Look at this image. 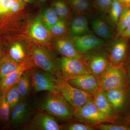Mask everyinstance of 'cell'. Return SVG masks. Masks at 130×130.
<instances>
[{
  "label": "cell",
  "mask_w": 130,
  "mask_h": 130,
  "mask_svg": "<svg viewBox=\"0 0 130 130\" xmlns=\"http://www.w3.org/2000/svg\"><path fill=\"white\" fill-rule=\"evenodd\" d=\"M38 109L62 120L73 117L72 106L59 92L49 93L40 102Z\"/></svg>",
  "instance_id": "1"
},
{
  "label": "cell",
  "mask_w": 130,
  "mask_h": 130,
  "mask_svg": "<svg viewBox=\"0 0 130 130\" xmlns=\"http://www.w3.org/2000/svg\"><path fill=\"white\" fill-rule=\"evenodd\" d=\"M73 117L79 122L94 126L102 123H113L116 118L103 113L96 107L93 101L73 109Z\"/></svg>",
  "instance_id": "2"
},
{
  "label": "cell",
  "mask_w": 130,
  "mask_h": 130,
  "mask_svg": "<svg viewBox=\"0 0 130 130\" xmlns=\"http://www.w3.org/2000/svg\"><path fill=\"white\" fill-rule=\"evenodd\" d=\"M56 87L58 92L73 109L78 108L88 102L93 101L94 95L75 88L62 78H56Z\"/></svg>",
  "instance_id": "3"
},
{
  "label": "cell",
  "mask_w": 130,
  "mask_h": 130,
  "mask_svg": "<svg viewBox=\"0 0 130 130\" xmlns=\"http://www.w3.org/2000/svg\"><path fill=\"white\" fill-rule=\"evenodd\" d=\"M100 88L104 91L126 88L125 71L121 64L109 65L99 77Z\"/></svg>",
  "instance_id": "4"
},
{
  "label": "cell",
  "mask_w": 130,
  "mask_h": 130,
  "mask_svg": "<svg viewBox=\"0 0 130 130\" xmlns=\"http://www.w3.org/2000/svg\"><path fill=\"white\" fill-rule=\"evenodd\" d=\"M30 60L33 67L49 73L56 78H61L56 59L45 48L39 46L32 47L31 50Z\"/></svg>",
  "instance_id": "5"
},
{
  "label": "cell",
  "mask_w": 130,
  "mask_h": 130,
  "mask_svg": "<svg viewBox=\"0 0 130 130\" xmlns=\"http://www.w3.org/2000/svg\"><path fill=\"white\" fill-rule=\"evenodd\" d=\"M56 62L61 78L64 80L90 73L83 58L62 56L56 59Z\"/></svg>",
  "instance_id": "6"
},
{
  "label": "cell",
  "mask_w": 130,
  "mask_h": 130,
  "mask_svg": "<svg viewBox=\"0 0 130 130\" xmlns=\"http://www.w3.org/2000/svg\"><path fill=\"white\" fill-rule=\"evenodd\" d=\"M31 87L35 93L47 91L49 93L58 92L56 89V78L53 74L37 68L28 70Z\"/></svg>",
  "instance_id": "7"
},
{
  "label": "cell",
  "mask_w": 130,
  "mask_h": 130,
  "mask_svg": "<svg viewBox=\"0 0 130 130\" xmlns=\"http://www.w3.org/2000/svg\"><path fill=\"white\" fill-rule=\"evenodd\" d=\"M24 128L29 130L63 129V126L58 124L54 117L41 111L35 114Z\"/></svg>",
  "instance_id": "8"
},
{
  "label": "cell",
  "mask_w": 130,
  "mask_h": 130,
  "mask_svg": "<svg viewBox=\"0 0 130 130\" xmlns=\"http://www.w3.org/2000/svg\"><path fill=\"white\" fill-rule=\"evenodd\" d=\"M32 112L31 106L29 102L26 100L21 101L11 111L10 128L25 127L31 118Z\"/></svg>",
  "instance_id": "9"
},
{
  "label": "cell",
  "mask_w": 130,
  "mask_h": 130,
  "mask_svg": "<svg viewBox=\"0 0 130 130\" xmlns=\"http://www.w3.org/2000/svg\"><path fill=\"white\" fill-rule=\"evenodd\" d=\"M83 59L90 73L99 78L110 64L109 56L103 52L83 55Z\"/></svg>",
  "instance_id": "10"
},
{
  "label": "cell",
  "mask_w": 130,
  "mask_h": 130,
  "mask_svg": "<svg viewBox=\"0 0 130 130\" xmlns=\"http://www.w3.org/2000/svg\"><path fill=\"white\" fill-rule=\"evenodd\" d=\"M67 81L77 88L94 95L100 88L99 78L88 73L68 79Z\"/></svg>",
  "instance_id": "11"
},
{
  "label": "cell",
  "mask_w": 130,
  "mask_h": 130,
  "mask_svg": "<svg viewBox=\"0 0 130 130\" xmlns=\"http://www.w3.org/2000/svg\"><path fill=\"white\" fill-rule=\"evenodd\" d=\"M72 41L77 50L83 55L100 47L104 44L102 39L88 34L73 37Z\"/></svg>",
  "instance_id": "12"
},
{
  "label": "cell",
  "mask_w": 130,
  "mask_h": 130,
  "mask_svg": "<svg viewBox=\"0 0 130 130\" xmlns=\"http://www.w3.org/2000/svg\"><path fill=\"white\" fill-rule=\"evenodd\" d=\"M32 67L31 62H17L8 55L3 54L0 56V79L18 70L26 71Z\"/></svg>",
  "instance_id": "13"
},
{
  "label": "cell",
  "mask_w": 130,
  "mask_h": 130,
  "mask_svg": "<svg viewBox=\"0 0 130 130\" xmlns=\"http://www.w3.org/2000/svg\"><path fill=\"white\" fill-rule=\"evenodd\" d=\"M105 91L116 115L121 111L125 105L127 98L126 88L114 89Z\"/></svg>",
  "instance_id": "14"
},
{
  "label": "cell",
  "mask_w": 130,
  "mask_h": 130,
  "mask_svg": "<svg viewBox=\"0 0 130 130\" xmlns=\"http://www.w3.org/2000/svg\"><path fill=\"white\" fill-rule=\"evenodd\" d=\"M29 34L32 40L37 42L45 44L50 40L51 33L42 23L40 18L37 17L31 25Z\"/></svg>",
  "instance_id": "15"
},
{
  "label": "cell",
  "mask_w": 130,
  "mask_h": 130,
  "mask_svg": "<svg viewBox=\"0 0 130 130\" xmlns=\"http://www.w3.org/2000/svg\"><path fill=\"white\" fill-rule=\"evenodd\" d=\"M93 101L96 106L103 113L108 116L116 117L105 91L100 89L93 95Z\"/></svg>",
  "instance_id": "16"
},
{
  "label": "cell",
  "mask_w": 130,
  "mask_h": 130,
  "mask_svg": "<svg viewBox=\"0 0 130 130\" xmlns=\"http://www.w3.org/2000/svg\"><path fill=\"white\" fill-rule=\"evenodd\" d=\"M56 47L59 53L64 57L82 59L83 54L79 53L74 46L72 41L59 39L56 41Z\"/></svg>",
  "instance_id": "17"
},
{
  "label": "cell",
  "mask_w": 130,
  "mask_h": 130,
  "mask_svg": "<svg viewBox=\"0 0 130 130\" xmlns=\"http://www.w3.org/2000/svg\"><path fill=\"white\" fill-rule=\"evenodd\" d=\"M7 54L17 62H31L30 58V56L31 57V51H28L25 47L20 43H16L13 44L9 48Z\"/></svg>",
  "instance_id": "18"
},
{
  "label": "cell",
  "mask_w": 130,
  "mask_h": 130,
  "mask_svg": "<svg viewBox=\"0 0 130 130\" xmlns=\"http://www.w3.org/2000/svg\"><path fill=\"white\" fill-rule=\"evenodd\" d=\"M127 49V44L125 41H119L112 48L109 56L110 64L116 66L121 64L124 60Z\"/></svg>",
  "instance_id": "19"
},
{
  "label": "cell",
  "mask_w": 130,
  "mask_h": 130,
  "mask_svg": "<svg viewBox=\"0 0 130 130\" xmlns=\"http://www.w3.org/2000/svg\"><path fill=\"white\" fill-rule=\"evenodd\" d=\"M70 30L73 37L88 34L89 29L87 19L81 14L75 17L72 23Z\"/></svg>",
  "instance_id": "20"
},
{
  "label": "cell",
  "mask_w": 130,
  "mask_h": 130,
  "mask_svg": "<svg viewBox=\"0 0 130 130\" xmlns=\"http://www.w3.org/2000/svg\"><path fill=\"white\" fill-rule=\"evenodd\" d=\"M11 110L6 98V93H0V125L2 129L10 128Z\"/></svg>",
  "instance_id": "21"
},
{
  "label": "cell",
  "mask_w": 130,
  "mask_h": 130,
  "mask_svg": "<svg viewBox=\"0 0 130 130\" xmlns=\"http://www.w3.org/2000/svg\"><path fill=\"white\" fill-rule=\"evenodd\" d=\"M26 71L18 70L0 79V93H6L18 83L21 76Z\"/></svg>",
  "instance_id": "22"
},
{
  "label": "cell",
  "mask_w": 130,
  "mask_h": 130,
  "mask_svg": "<svg viewBox=\"0 0 130 130\" xmlns=\"http://www.w3.org/2000/svg\"><path fill=\"white\" fill-rule=\"evenodd\" d=\"M91 26L94 32L99 37L103 39H108L111 37V29L107 24L101 19H93Z\"/></svg>",
  "instance_id": "23"
},
{
  "label": "cell",
  "mask_w": 130,
  "mask_h": 130,
  "mask_svg": "<svg viewBox=\"0 0 130 130\" xmlns=\"http://www.w3.org/2000/svg\"><path fill=\"white\" fill-rule=\"evenodd\" d=\"M17 85L20 94L21 101L26 100L31 88L30 77L28 70L22 74L17 83Z\"/></svg>",
  "instance_id": "24"
},
{
  "label": "cell",
  "mask_w": 130,
  "mask_h": 130,
  "mask_svg": "<svg viewBox=\"0 0 130 130\" xmlns=\"http://www.w3.org/2000/svg\"><path fill=\"white\" fill-rule=\"evenodd\" d=\"M59 18L55 10L52 7L44 9L41 14L40 19L43 24L50 31L53 25L59 20Z\"/></svg>",
  "instance_id": "25"
},
{
  "label": "cell",
  "mask_w": 130,
  "mask_h": 130,
  "mask_svg": "<svg viewBox=\"0 0 130 130\" xmlns=\"http://www.w3.org/2000/svg\"><path fill=\"white\" fill-rule=\"evenodd\" d=\"M130 24V8L124 7L117 24L116 36H120L121 34Z\"/></svg>",
  "instance_id": "26"
},
{
  "label": "cell",
  "mask_w": 130,
  "mask_h": 130,
  "mask_svg": "<svg viewBox=\"0 0 130 130\" xmlns=\"http://www.w3.org/2000/svg\"><path fill=\"white\" fill-rule=\"evenodd\" d=\"M124 8L118 0H113L109 10L110 21L113 25H117Z\"/></svg>",
  "instance_id": "27"
},
{
  "label": "cell",
  "mask_w": 130,
  "mask_h": 130,
  "mask_svg": "<svg viewBox=\"0 0 130 130\" xmlns=\"http://www.w3.org/2000/svg\"><path fill=\"white\" fill-rule=\"evenodd\" d=\"M6 98L11 111L15 106L21 101L20 96L17 84L9 89L6 93Z\"/></svg>",
  "instance_id": "28"
},
{
  "label": "cell",
  "mask_w": 130,
  "mask_h": 130,
  "mask_svg": "<svg viewBox=\"0 0 130 130\" xmlns=\"http://www.w3.org/2000/svg\"><path fill=\"white\" fill-rule=\"evenodd\" d=\"M68 2L72 9L79 14H83L90 9L89 0H68Z\"/></svg>",
  "instance_id": "29"
},
{
  "label": "cell",
  "mask_w": 130,
  "mask_h": 130,
  "mask_svg": "<svg viewBox=\"0 0 130 130\" xmlns=\"http://www.w3.org/2000/svg\"><path fill=\"white\" fill-rule=\"evenodd\" d=\"M53 7L59 18L64 20L70 15V10L66 3L61 0H56L53 3Z\"/></svg>",
  "instance_id": "30"
},
{
  "label": "cell",
  "mask_w": 130,
  "mask_h": 130,
  "mask_svg": "<svg viewBox=\"0 0 130 130\" xmlns=\"http://www.w3.org/2000/svg\"><path fill=\"white\" fill-rule=\"evenodd\" d=\"M66 22L64 20L59 19L58 21L51 28L50 33L54 36H60L66 32Z\"/></svg>",
  "instance_id": "31"
},
{
  "label": "cell",
  "mask_w": 130,
  "mask_h": 130,
  "mask_svg": "<svg viewBox=\"0 0 130 130\" xmlns=\"http://www.w3.org/2000/svg\"><path fill=\"white\" fill-rule=\"evenodd\" d=\"M63 129L68 130H94L95 127L85 123H72L63 126Z\"/></svg>",
  "instance_id": "32"
},
{
  "label": "cell",
  "mask_w": 130,
  "mask_h": 130,
  "mask_svg": "<svg viewBox=\"0 0 130 130\" xmlns=\"http://www.w3.org/2000/svg\"><path fill=\"white\" fill-rule=\"evenodd\" d=\"M96 128L101 130H129L130 127L124 125L102 123L95 126Z\"/></svg>",
  "instance_id": "33"
},
{
  "label": "cell",
  "mask_w": 130,
  "mask_h": 130,
  "mask_svg": "<svg viewBox=\"0 0 130 130\" xmlns=\"http://www.w3.org/2000/svg\"><path fill=\"white\" fill-rule=\"evenodd\" d=\"M113 0H95L96 7L103 12L109 11Z\"/></svg>",
  "instance_id": "34"
},
{
  "label": "cell",
  "mask_w": 130,
  "mask_h": 130,
  "mask_svg": "<svg viewBox=\"0 0 130 130\" xmlns=\"http://www.w3.org/2000/svg\"><path fill=\"white\" fill-rule=\"evenodd\" d=\"M120 37L124 38H130V24L121 34Z\"/></svg>",
  "instance_id": "35"
},
{
  "label": "cell",
  "mask_w": 130,
  "mask_h": 130,
  "mask_svg": "<svg viewBox=\"0 0 130 130\" xmlns=\"http://www.w3.org/2000/svg\"><path fill=\"white\" fill-rule=\"evenodd\" d=\"M123 7L130 8V0H118Z\"/></svg>",
  "instance_id": "36"
},
{
  "label": "cell",
  "mask_w": 130,
  "mask_h": 130,
  "mask_svg": "<svg viewBox=\"0 0 130 130\" xmlns=\"http://www.w3.org/2000/svg\"><path fill=\"white\" fill-rule=\"evenodd\" d=\"M24 3H31L34 1V0H22Z\"/></svg>",
  "instance_id": "37"
},
{
  "label": "cell",
  "mask_w": 130,
  "mask_h": 130,
  "mask_svg": "<svg viewBox=\"0 0 130 130\" xmlns=\"http://www.w3.org/2000/svg\"><path fill=\"white\" fill-rule=\"evenodd\" d=\"M39 1H40V2L43 3L45 2L46 0H39Z\"/></svg>",
  "instance_id": "38"
},
{
  "label": "cell",
  "mask_w": 130,
  "mask_h": 130,
  "mask_svg": "<svg viewBox=\"0 0 130 130\" xmlns=\"http://www.w3.org/2000/svg\"><path fill=\"white\" fill-rule=\"evenodd\" d=\"M3 54L2 53L1 50V49L0 48V56H1Z\"/></svg>",
  "instance_id": "39"
},
{
  "label": "cell",
  "mask_w": 130,
  "mask_h": 130,
  "mask_svg": "<svg viewBox=\"0 0 130 130\" xmlns=\"http://www.w3.org/2000/svg\"><path fill=\"white\" fill-rule=\"evenodd\" d=\"M129 79H130V68L129 70Z\"/></svg>",
  "instance_id": "40"
}]
</instances>
